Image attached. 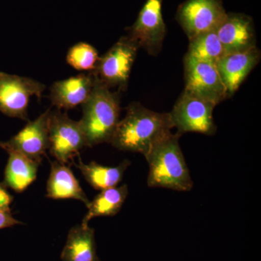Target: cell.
Masks as SVG:
<instances>
[{
  "mask_svg": "<svg viewBox=\"0 0 261 261\" xmlns=\"http://www.w3.org/2000/svg\"><path fill=\"white\" fill-rule=\"evenodd\" d=\"M173 128L169 113H158L139 102L130 103L126 114L118 122L111 142L121 151L147 155L157 142Z\"/></svg>",
  "mask_w": 261,
  "mask_h": 261,
  "instance_id": "cell-1",
  "label": "cell"
},
{
  "mask_svg": "<svg viewBox=\"0 0 261 261\" xmlns=\"http://www.w3.org/2000/svg\"><path fill=\"white\" fill-rule=\"evenodd\" d=\"M181 136L171 132L145 156L149 166L148 187L178 192L192 190L194 183L180 147Z\"/></svg>",
  "mask_w": 261,
  "mask_h": 261,
  "instance_id": "cell-2",
  "label": "cell"
},
{
  "mask_svg": "<svg viewBox=\"0 0 261 261\" xmlns=\"http://www.w3.org/2000/svg\"><path fill=\"white\" fill-rule=\"evenodd\" d=\"M119 94L95 77V84L89 99L82 105L80 123L85 136L87 147L110 143L119 122Z\"/></svg>",
  "mask_w": 261,
  "mask_h": 261,
  "instance_id": "cell-3",
  "label": "cell"
},
{
  "mask_svg": "<svg viewBox=\"0 0 261 261\" xmlns=\"http://www.w3.org/2000/svg\"><path fill=\"white\" fill-rule=\"evenodd\" d=\"M215 107L212 103L184 90L169 113L173 128H177L180 135L187 132L214 135L217 130Z\"/></svg>",
  "mask_w": 261,
  "mask_h": 261,
  "instance_id": "cell-4",
  "label": "cell"
},
{
  "mask_svg": "<svg viewBox=\"0 0 261 261\" xmlns=\"http://www.w3.org/2000/svg\"><path fill=\"white\" fill-rule=\"evenodd\" d=\"M139 49L138 44L128 36L122 37L99 58L97 68L92 73L110 89L118 87L120 90H125Z\"/></svg>",
  "mask_w": 261,
  "mask_h": 261,
  "instance_id": "cell-5",
  "label": "cell"
},
{
  "mask_svg": "<svg viewBox=\"0 0 261 261\" xmlns=\"http://www.w3.org/2000/svg\"><path fill=\"white\" fill-rule=\"evenodd\" d=\"M49 149L58 162L65 164L87 147L85 136L80 121L70 119L60 110L49 116Z\"/></svg>",
  "mask_w": 261,
  "mask_h": 261,
  "instance_id": "cell-6",
  "label": "cell"
},
{
  "mask_svg": "<svg viewBox=\"0 0 261 261\" xmlns=\"http://www.w3.org/2000/svg\"><path fill=\"white\" fill-rule=\"evenodd\" d=\"M185 90L212 103L215 106L228 98L227 92L216 63L184 58Z\"/></svg>",
  "mask_w": 261,
  "mask_h": 261,
  "instance_id": "cell-7",
  "label": "cell"
},
{
  "mask_svg": "<svg viewBox=\"0 0 261 261\" xmlns=\"http://www.w3.org/2000/svg\"><path fill=\"white\" fill-rule=\"evenodd\" d=\"M226 15L221 0H186L178 7L176 20L190 40L216 30Z\"/></svg>",
  "mask_w": 261,
  "mask_h": 261,
  "instance_id": "cell-8",
  "label": "cell"
},
{
  "mask_svg": "<svg viewBox=\"0 0 261 261\" xmlns=\"http://www.w3.org/2000/svg\"><path fill=\"white\" fill-rule=\"evenodd\" d=\"M45 86L40 82L0 72V112L11 118L27 120L30 98L42 97Z\"/></svg>",
  "mask_w": 261,
  "mask_h": 261,
  "instance_id": "cell-9",
  "label": "cell"
},
{
  "mask_svg": "<svg viewBox=\"0 0 261 261\" xmlns=\"http://www.w3.org/2000/svg\"><path fill=\"white\" fill-rule=\"evenodd\" d=\"M163 0H146L135 23L128 29V37L151 56L161 51L166 35L163 20Z\"/></svg>",
  "mask_w": 261,
  "mask_h": 261,
  "instance_id": "cell-10",
  "label": "cell"
},
{
  "mask_svg": "<svg viewBox=\"0 0 261 261\" xmlns=\"http://www.w3.org/2000/svg\"><path fill=\"white\" fill-rule=\"evenodd\" d=\"M50 111L47 110L37 119L29 122L23 129L8 142H0V147L14 149L39 164L49 149L48 123Z\"/></svg>",
  "mask_w": 261,
  "mask_h": 261,
  "instance_id": "cell-11",
  "label": "cell"
},
{
  "mask_svg": "<svg viewBox=\"0 0 261 261\" xmlns=\"http://www.w3.org/2000/svg\"><path fill=\"white\" fill-rule=\"evenodd\" d=\"M216 32L225 55L257 47L253 20L243 13H227Z\"/></svg>",
  "mask_w": 261,
  "mask_h": 261,
  "instance_id": "cell-12",
  "label": "cell"
},
{
  "mask_svg": "<svg viewBox=\"0 0 261 261\" xmlns=\"http://www.w3.org/2000/svg\"><path fill=\"white\" fill-rule=\"evenodd\" d=\"M260 60L257 47L248 50L225 55L216 63L228 97L232 96Z\"/></svg>",
  "mask_w": 261,
  "mask_h": 261,
  "instance_id": "cell-13",
  "label": "cell"
},
{
  "mask_svg": "<svg viewBox=\"0 0 261 261\" xmlns=\"http://www.w3.org/2000/svg\"><path fill=\"white\" fill-rule=\"evenodd\" d=\"M95 84L93 73H82L66 80L58 81L51 85V104L58 110H69L83 105L92 93Z\"/></svg>",
  "mask_w": 261,
  "mask_h": 261,
  "instance_id": "cell-14",
  "label": "cell"
},
{
  "mask_svg": "<svg viewBox=\"0 0 261 261\" xmlns=\"http://www.w3.org/2000/svg\"><path fill=\"white\" fill-rule=\"evenodd\" d=\"M47 197L55 200L75 199L82 201L87 207L90 203L71 170L65 164L58 161L51 163L47 185Z\"/></svg>",
  "mask_w": 261,
  "mask_h": 261,
  "instance_id": "cell-15",
  "label": "cell"
},
{
  "mask_svg": "<svg viewBox=\"0 0 261 261\" xmlns=\"http://www.w3.org/2000/svg\"><path fill=\"white\" fill-rule=\"evenodd\" d=\"M61 258L63 261H101L97 256L94 228L84 224L72 228Z\"/></svg>",
  "mask_w": 261,
  "mask_h": 261,
  "instance_id": "cell-16",
  "label": "cell"
},
{
  "mask_svg": "<svg viewBox=\"0 0 261 261\" xmlns=\"http://www.w3.org/2000/svg\"><path fill=\"white\" fill-rule=\"evenodd\" d=\"M3 149L9 154L5 168L4 185L15 192H23L35 181L39 163L14 149Z\"/></svg>",
  "mask_w": 261,
  "mask_h": 261,
  "instance_id": "cell-17",
  "label": "cell"
},
{
  "mask_svg": "<svg viewBox=\"0 0 261 261\" xmlns=\"http://www.w3.org/2000/svg\"><path fill=\"white\" fill-rule=\"evenodd\" d=\"M130 165V162L128 160H125L118 166L110 167L96 162L84 164L80 159V162L75 164V166L80 170L86 181L95 190H103L118 186Z\"/></svg>",
  "mask_w": 261,
  "mask_h": 261,
  "instance_id": "cell-18",
  "label": "cell"
},
{
  "mask_svg": "<svg viewBox=\"0 0 261 261\" xmlns=\"http://www.w3.org/2000/svg\"><path fill=\"white\" fill-rule=\"evenodd\" d=\"M128 195V189L126 185L101 190L87 206L88 212L82 224L89 225L91 219L99 216H116L121 211Z\"/></svg>",
  "mask_w": 261,
  "mask_h": 261,
  "instance_id": "cell-19",
  "label": "cell"
},
{
  "mask_svg": "<svg viewBox=\"0 0 261 261\" xmlns=\"http://www.w3.org/2000/svg\"><path fill=\"white\" fill-rule=\"evenodd\" d=\"M187 56L199 60L216 63L225 56L216 30L203 33L190 39Z\"/></svg>",
  "mask_w": 261,
  "mask_h": 261,
  "instance_id": "cell-20",
  "label": "cell"
},
{
  "mask_svg": "<svg viewBox=\"0 0 261 261\" xmlns=\"http://www.w3.org/2000/svg\"><path fill=\"white\" fill-rule=\"evenodd\" d=\"M99 57L97 49L86 42H80L70 48L66 61L74 69L93 73L97 66Z\"/></svg>",
  "mask_w": 261,
  "mask_h": 261,
  "instance_id": "cell-21",
  "label": "cell"
},
{
  "mask_svg": "<svg viewBox=\"0 0 261 261\" xmlns=\"http://www.w3.org/2000/svg\"><path fill=\"white\" fill-rule=\"evenodd\" d=\"M18 224H23V223L15 219L10 212V210L0 208V229L12 227Z\"/></svg>",
  "mask_w": 261,
  "mask_h": 261,
  "instance_id": "cell-22",
  "label": "cell"
},
{
  "mask_svg": "<svg viewBox=\"0 0 261 261\" xmlns=\"http://www.w3.org/2000/svg\"><path fill=\"white\" fill-rule=\"evenodd\" d=\"M13 200V197L7 190L4 183L0 182V208L10 210V205Z\"/></svg>",
  "mask_w": 261,
  "mask_h": 261,
  "instance_id": "cell-23",
  "label": "cell"
}]
</instances>
